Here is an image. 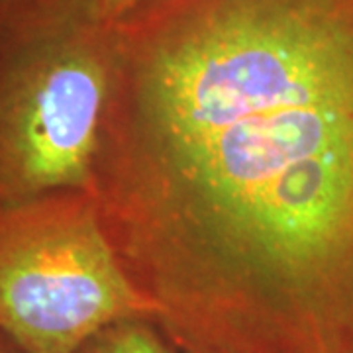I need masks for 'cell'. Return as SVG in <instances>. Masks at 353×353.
Wrapping results in <instances>:
<instances>
[{"mask_svg": "<svg viewBox=\"0 0 353 353\" xmlns=\"http://www.w3.org/2000/svg\"><path fill=\"white\" fill-rule=\"evenodd\" d=\"M112 28L92 199L183 353H353V0H148Z\"/></svg>", "mask_w": 353, "mask_h": 353, "instance_id": "1", "label": "cell"}, {"mask_svg": "<svg viewBox=\"0 0 353 353\" xmlns=\"http://www.w3.org/2000/svg\"><path fill=\"white\" fill-rule=\"evenodd\" d=\"M152 322H122L101 332L79 353H175Z\"/></svg>", "mask_w": 353, "mask_h": 353, "instance_id": "4", "label": "cell"}, {"mask_svg": "<svg viewBox=\"0 0 353 353\" xmlns=\"http://www.w3.org/2000/svg\"><path fill=\"white\" fill-rule=\"evenodd\" d=\"M0 353H18L14 350L12 345H4L2 341H0Z\"/></svg>", "mask_w": 353, "mask_h": 353, "instance_id": "7", "label": "cell"}, {"mask_svg": "<svg viewBox=\"0 0 353 353\" xmlns=\"http://www.w3.org/2000/svg\"><path fill=\"white\" fill-rule=\"evenodd\" d=\"M24 2L26 0H0V22H2L6 16H10L18 6H22Z\"/></svg>", "mask_w": 353, "mask_h": 353, "instance_id": "6", "label": "cell"}, {"mask_svg": "<svg viewBox=\"0 0 353 353\" xmlns=\"http://www.w3.org/2000/svg\"><path fill=\"white\" fill-rule=\"evenodd\" d=\"M157 308L128 273L88 192L0 206V336L18 353H79Z\"/></svg>", "mask_w": 353, "mask_h": 353, "instance_id": "3", "label": "cell"}, {"mask_svg": "<svg viewBox=\"0 0 353 353\" xmlns=\"http://www.w3.org/2000/svg\"><path fill=\"white\" fill-rule=\"evenodd\" d=\"M114 69L110 26L32 2L0 22V206L90 194Z\"/></svg>", "mask_w": 353, "mask_h": 353, "instance_id": "2", "label": "cell"}, {"mask_svg": "<svg viewBox=\"0 0 353 353\" xmlns=\"http://www.w3.org/2000/svg\"><path fill=\"white\" fill-rule=\"evenodd\" d=\"M43 8L73 14L92 24L112 26L148 0H26Z\"/></svg>", "mask_w": 353, "mask_h": 353, "instance_id": "5", "label": "cell"}]
</instances>
